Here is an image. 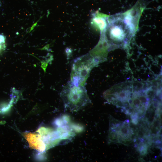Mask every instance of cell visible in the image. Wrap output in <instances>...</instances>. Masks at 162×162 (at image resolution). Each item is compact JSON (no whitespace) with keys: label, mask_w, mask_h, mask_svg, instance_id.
<instances>
[{"label":"cell","mask_w":162,"mask_h":162,"mask_svg":"<svg viewBox=\"0 0 162 162\" xmlns=\"http://www.w3.org/2000/svg\"><path fill=\"white\" fill-rule=\"evenodd\" d=\"M60 97L65 110L77 112L91 103L84 86L76 85L70 81L62 89Z\"/></svg>","instance_id":"cell-1"},{"label":"cell","mask_w":162,"mask_h":162,"mask_svg":"<svg viewBox=\"0 0 162 162\" xmlns=\"http://www.w3.org/2000/svg\"><path fill=\"white\" fill-rule=\"evenodd\" d=\"M98 64L89 54L76 58L72 66L70 81L76 85L84 86L91 70Z\"/></svg>","instance_id":"cell-2"},{"label":"cell","mask_w":162,"mask_h":162,"mask_svg":"<svg viewBox=\"0 0 162 162\" xmlns=\"http://www.w3.org/2000/svg\"><path fill=\"white\" fill-rule=\"evenodd\" d=\"M108 41L111 44L122 45L127 44L130 37V31L125 21L118 19L111 22L106 31Z\"/></svg>","instance_id":"cell-3"},{"label":"cell","mask_w":162,"mask_h":162,"mask_svg":"<svg viewBox=\"0 0 162 162\" xmlns=\"http://www.w3.org/2000/svg\"><path fill=\"white\" fill-rule=\"evenodd\" d=\"M23 135L31 148L41 152L46 149V145L40 134L27 132L23 133Z\"/></svg>","instance_id":"cell-4"},{"label":"cell","mask_w":162,"mask_h":162,"mask_svg":"<svg viewBox=\"0 0 162 162\" xmlns=\"http://www.w3.org/2000/svg\"><path fill=\"white\" fill-rule=\"evenodd\" d=\"M5 37L3 35L0 34V53L5 48Z\"/></svg>","instance_id":"cell-5"},{"label":"cell","mask_w":162,"mask_h":162,"mask_svg":"<svg viewBox=\"0 0 162 162\" xmlns=\"http://www.w3.org/2000/svg\"><path fill=\"white\" fill-rule=\"evenodd\" d=\"M140 152V154L142 155H145L147 153V150H143L141 151Z\"/></svg>","instance_id":"cell-6"},{"label":"cell","mask_w":162,"mask_h":162,"mask_svg":"<svg viewBox=\"0 0 162 162\" xmlns=\"http://www.w3.org/2000/svg\"><path fill=\"white\" fill-rule=\"evenodd\" d=\"M127 124L130 123V121L128 119L124 121Z\"/></svg>","instance_id":"cell-7"},{"label":"cell","mask_w":162,"mask_h":162,"mask_svg":"<svg viewBox=\"0 0 162 162\" xmlns=\"http://www.w3.org/2000/svg\"><path fill=\"white\" fill-rule=\"evenodd\" d=\"M1 2L0 1V7L1 6Z\"/></svg>","instance_id":"cell-8"}]
</instances>
